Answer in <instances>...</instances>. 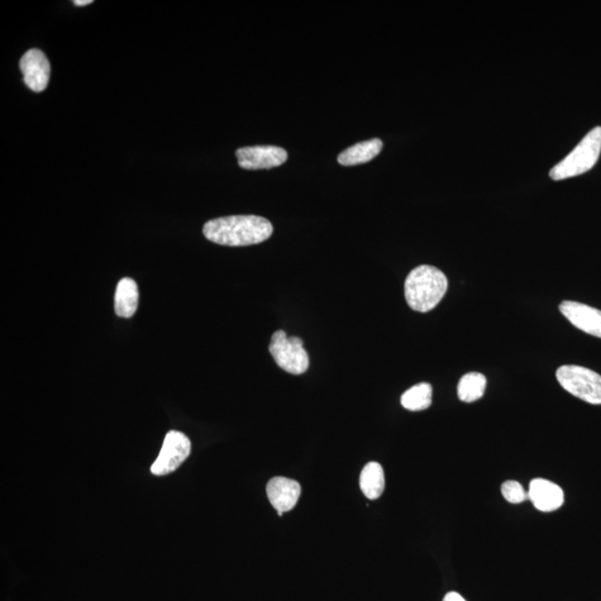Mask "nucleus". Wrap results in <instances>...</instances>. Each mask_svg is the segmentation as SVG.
I'll list each match as a JSON object with an SVG mask.
<instances>
[{
  "label": "nucleus",
  "mask_w": 601,
  "mask_h": 601,
  "mask_svg": "<svg viewBox=\"0 0 601 601\" xmlns=\"http://www.w3.org/2000/svg\"><path fill=\"white\" fill-rule=\"evenodd\" d=\"M208 241L226 246L259 245L273 234L269 219L255 216H236L212 219L203 227Z\"/></svg>",
  "instance_id": "obj_1"
},
{
  "label": "nucleus",
  "mask_w": 601,
  "mask_h": 601,
  "mask_svg": "<svg viewBox=\"0 0 601 601\" xmlns=\"http://www.w3.org/2000/svg\"><path fill=\"white\" fill-rule=\"evenodd\" d=\"M447 290V276L431 265L416 267L404 283V295L409 307L422 313L436 308L445 297Z\"/></svg>",
  "instance_id": "obj_2"
},
{
  "label": "nucleus",
  "mask_w": 601,
  "mask_h": 601,
  "mask_svg": "<svg viewBox=\"0 0 601 601\" xmlns=\"http://www.w3.org/2000/svg\"><path fill=\"white\" fill-rule=\"evenodd\" d=\"M601 153V127H595L564 160L550 171L553 180L575 178L593 169Z\"/></svg>",
  "instance_id": "obj_3"
},
{
  "label": "nucleus",
  "mask_w": 601,
  "mask_h": 601,
  "mask_svg": "<svg viewBox=\"0 0 601 601\" xmlns=\"http://www.w3.org/2000/svg\"><path fill=\"white\" fill-rule=\"evenodd\" d=\"M558 383L567 393L590 404H601V375L579 365H562L557 370Z\"/></svg>",
  "instance_id": "obj_4"
},
{
  "label": "nucleus",
  "mask_w": 601,
  "mask_h": 601,
  "mask_svg": "<svg viewBox=\"0 0 601 601\" xmlns=\"http://www.w3.org/2000/svg\"><path fill=\"white\" fill-rule=\"evenodd\" d=\"M271 356L281 369L291 374H303L310 366V357L303 347L302 338L288 337L282 330L272 336L269 347Z\"/></svg>",
  "instance_id": "obj_5"
},
{
  "label": "nucleus",
  "mask_w": 601,
  "mask_h": 601,
  "mask_svg": "<svg viewBox=\"0 0 601 601\" xmlns=\"http://www.w3.org/2000/svg\"><path fill=\"white\" fill-rule=\"evenodd\" d=\"M190 439L180 431L166 434L159 457L151 467L152 475L161 476L179 469L190 455Z\"/></svg>",
  "instance_id": "obj_6"
},
{
  "label": "nucleus",
  "mask_w": 601,
  "mask_h": 601,
  "mask_svg": "<svg viewBox=\"0 0 601 601\" xmlns=\"http://www.w3.org/2000/svg\"><path fill=\"white\" fill-rule=\"evenodd\" d=\"M238 165L245 170H270L285 163L288 153L278 146H250L236 151Z\"/></svg>",
  "instance_id": "obj_7"
},
{
  "label": "nucleus",
  "mask_w": 601,
  "mask_h": 601,
  "mask_svg": "<svg viewBox=\"0 0 601 601\" xmlns=\"http://www.w3.org/2000/svg\"><path fill=\"white\" fill-rule=\"evenodd\" d=\"M19 66L27 88L32 92H44L51 79V64L44 52L36 49L26 51Z\"/></svg>",
  "instance_id": "obj_8"
},
{
  "label": "nucleus",
  "mask_w": 601,
  "mask_h": 601,
  "mask_svg": "<svg viewBox=\"0 0 601 601\" xmlns=\"http://www.w3.org/2000/svg\"><path fill=\"white\" fill-rule=\"evenodd\" d=\"M559 309L572 326L590 336L601 338L600 310L583 303L572 302V300H564Z\"/></svg>",
  "instance_id": "obj_9"
},
{
  "label": "nucleus",
  "mask_w": 601,
  "mask_h": 601,
  "mask_svg": "<svg viewBox=\"0 0 601 601\" xmlns=\"http://www.w3.org/2000/svg\"><path fill=\"white\" fill-rule=\"evenodd\" d=\"M267 498L278 512L279 516L290 512L298 504L300 495V485L298 481L276 476L271 479L266 485Z\"/></svg>",
  "instance_id": "obj_10"
},
{
  "label": "nucleus",
  "mask_w": 601,
  "mask_h": 601,
  "mask_svg": "<svg viewBox=\"0 0 601 601\" xmlns=\"http://www.w3.org/2000/svg\"><path fill=\"white\" fill-rule=\"evenodd\" d=\"M528 499L542 513H551L564 504V491L546 479H533L529 485Z\"/></svg>",
  "instance_id": "obj_11"
},
{
  "label": "nucleus",
  "mask_w": 601,
  "mask_h": 601,
  "mask_svg": "<svg viewBox=\"0 0 601 601\" xmlns=\"http://www.w3.org/2000/svg\"><path fill=\"white\" fill-rule=\"evenodd\" d=\"M384 143L379 138L357 143V144L343 151L337 157V162L343 166H353L367 163L383 151Z\"/></svg>",
  "instance_id": "obj_12"
},
{
  "label": "nucleus",
  "mask_w": 601,
  "mask_h": 601,
  "mask_svg": "<svg viewBox=\"0 0 601 601\" xmlns=\"http://www.w3.org/2000/svg\"><path fill=\"white\" fill-rule=\"evenodd\" d=\"M138 286L133 279L124 278L119 281L116 293V313L121 318H132L138 307Z\"/></svg>",
  "instance_id": "obj_13"
},
{
  "label": "nucleus",
  "mask_w": 601,
  "mask_h": 601,
  "mask_svg": "<svg viewBox=\"0 0 601 601\" xmlns=\"http://www.w3.org/2000/svg\"><path fill=\"white\" fill-rule=\"evenodd\" d=\"M385 485L383 466L369 462L361 472L360 486L366 498L375 500L384 494Z\"/></svg>",
  "instance_id": "obj_14"
},
{
  "label": "nucleus",
  "mask_w": 601,
  "mask_h": 601,
  "mask_svg": "<svg viewBox=\"0 0 601 601\" xmlns=\"http://www.w3.org/2000/svg\"><path fill=\"white\" fill-rule=\"evenodd\" d=\"M486 379L479 372H471L462 376L458 384V397L464 402L471 403L484 397Z\"/></svg>",
  "instance_id": "obj_15"
},
{
  "label": "nucleus",
  "mask_w": 601,
  "mask_h": 601,
  "mask_svg": "<svg viewBox=\"0 0 601 601\" xmlns=\"http://www.w3.org/2000/svg\"><path fill=\"white\" fill-rule=\"evenodd\" d=\"M432 403V386L422 383L412 386L401 397V404L409 411H422Z\"/></svg>",
  "instance_id": "obj_16"
},
{
  "label": "nucleus",
  "mask_w": 601,
  "mask_h": 601,
  "mask_svg": "<svg viewBox=\"0 0 601 601\" xmlns=\"http://www.w3.org/2000/svg\"><path fill=\"white\" fill-rule=\"evenodd\" d=\"M501 494L510 504H518L528 499V493L524 491L523 486L517 481H505L501 485Z\"/></svg>",
  "instance_id": "obj_17"
},
{
  "label": "nucleus",
  "mask_w": 601,
  "mask_h": 601,
  "mask_svg": "<svg viewBox=\"0 0 601 601\" xmlns=\"http://www.w3.org/2000/svg\"><path fill=\"white\" fill-rule=\"evenodd\" d=\"M443 601H467L460 594L456 593V591H451L448 593L443 598Z\"/></svg>",
  "instance_id": "obj_18"
},
{
  "label": "nucleus",
  "mask_w": 601,
  "mask_h": 601,
  "mask_svg": "<svg viewBox=\"0 0 601 601\" xmlns=\"http://www.w3.org/2000/svg\"><path fill=\"white\" fill-rule=\"evenodd\" d=\"M92 3H93V0H75V2H74L76 6H79V7L86 6V5H89V4H92Z\"/></svg>",
  "instance_id": "obj_19"
}]
</instances>
